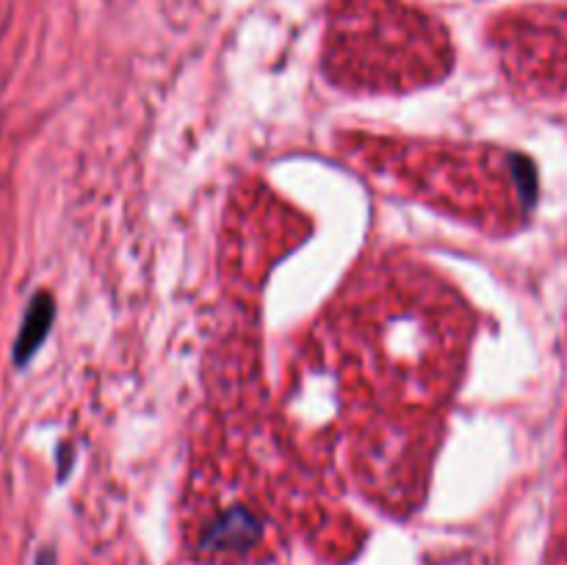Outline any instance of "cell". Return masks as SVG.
<instances>
[{
	"instance_id": "7a4b0ae2",
	"label": "cell",
	"mask_w": 567,
	"mask_h": 565,
	"mask_svg": "<svg viewBox=\"0 0 567 565\" xmlns=\"http://www.w3.org/2000/svg\"><path fill=\"white\" fill-rule=\"evenodd\" d=\"M260 535V524L255 515H249L247 510H230L219 518V524L208 532L205 537V546L216 548V552H241L249 548Z\"/></svg>"
},
{
	"instance_id": "3957f363",
	"label": "cell",
	"mask_w": 567,
	"mask_h": 565,
	"mask_svg": "<svg viewBox=\"0 0 567 565\" xmlns=\"http://www.w3.org/2000/svg\"><path fill=\"white\" fill-rule=\"evenodd\" d=\"M37 565H53V563H50V557H48V554H44V557L42 559H39V563Z\"/></svg>"
},
{
	"instance_id": "6da1fadb",
	"label": "cell",
	"mask_w": 567,
	"mask_h": 565,
	"mask_svg": "<svg viewBox=\"0 0 567 565\" xmlns=\"http://www.w3.org/2000/svg\"><path fill=\"white\" fill-rule=\"evenodd\" d=\"M55 305L50 294H37L28 305L25 316H22L20 336L14 341V363H28V360L37 355V349L42 347V341L48 338L50 325H53Z\"/></svg>"
}]
</instances>
